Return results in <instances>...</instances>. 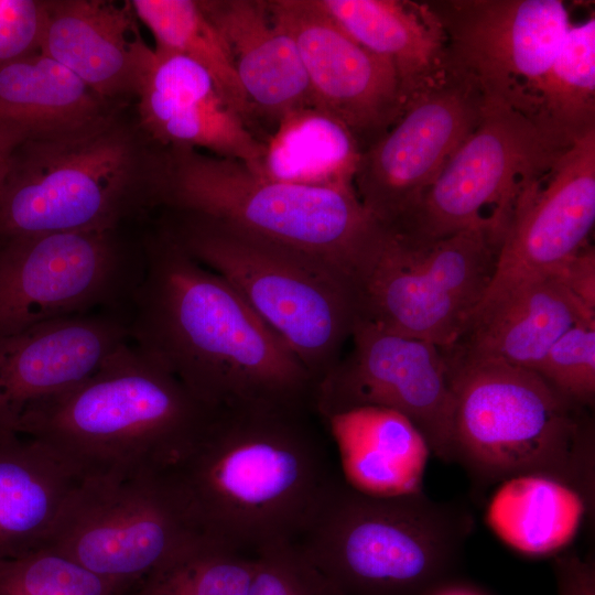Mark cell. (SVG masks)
Instances as JSON below:
<instances>
[{
  "mask_svg": "<svg viewBox=\"0 0 595 595\" xmlns=\"http://www.w3.org/2000/svg\"><path fill=\"white\" fill-rule=\"evenodd\" d=\"M46 1L0 0V67L40 51Z\"/></svg>",
  "mask_w": 595,
  "mask_h": 595,
  "instance_id": "obj_35",
  "label": "cell"
},
{
  "mask_svg": "<svg viewBox=\"0 0 595 595\" xmlns=\"http://www.w3.org/2000/svg\"><path fill=\"white\" fill-rule=\"evenodd\" d=\"M24 140L21 132L0 123V197L10 173L14 152Z\"/></svg>",
  "mask_w": 595,
  "mask_h": 595,
  "instance_id": "obj_38",
  "label": "cell"
},
{
  "mask_svg": "<svg viewBox=\"0 0 595 595\" xmlns=\"http://www.w3.org/2000/svg\"><path fill=\"white\" fill-rule=\"evenodd\" d=\"M0 595H128L51 548L0 560Z\"/></svg>",
  "mask_w": 595,
  "mask_h": 595,
  "instance_id": "obj_32",
  "label": "cell"
},
{
  "mask_svg": "<svg viewBox=\"0 0 595 595\" xmlns=\"http://www.w3.org/2000/svg\"><path fill=\"white\" fill-rule=\"evenodd\" d=\"M553 567L556 595H595V564L589 556L562 552L554 556Z\"/></svg>",
  "mask_w": 595,
  "mask_h": 595,
  "instance_id": "obj_37",
  "label": "cell"
},
{
  "mask_svg": "<svg viewBox=\"0 0 595 595\" xmlns=\"http://www.w3.org/2000/svg\"><path fill=\"white\" fill-rule=\"evenodd\" d=\"M210 411L127 340L91 376L26 408L14 431L46 444L83 479L128 477L167 469Z\"/></svg>",
  "mask_w": 595,
  "mask_h": 595,
  "instance_id": "obj_3",
  "label": "cell"
},
{
  "mask_svg": "<svg viewBox=\"0 0 595 595\" xmlns=\"http://www.w3.org/2000/svg\"><path fill=\"white\" fill-rule=\"evenodd\" d=\"M510 219L484 223L421 248L389 237L350 282L356 318L386 331L454 345L466 332L493 280Z\"/></svg>",
  "mask_w": 595,
  "mask_h": 595,
  "instance_id": "obj_9",
  "label": "cell"
},
{
  "mask_svg": "<svg viewBox=\"0 0 595 595\" xmlns=\"http://www.w3.org/2000/svg\"><path fill=\"white\" fill-rule=\"evenodd\" d=\"M536 372L585 408L595 399V321L577 323L550 347Z\"/></svg>",
  "mask_w": 595,
  "mask_h": 595,
  "instance_id": "obj_33",
  "label": "cell"
},
{
  "mask_svg": "<svg viewBox=\"0 0 595 595\" xmlns=\"http://www.w3.org/2000/svg\"><path fill=\"white\" fill-rule=\"evenodd\" d=\"M130 270L115 230L0 240V337L110 304L133 290Z\"/></svg>",
  "mask_w": 595,
  "mask_h": 595,
  "instance_id": "obj_14",
  "label": "cell"
},
{
  "mask_svg": "<svg viewBox=\"0 0 595 595\" xmlns=\"http://www.w3.org/2000/svg\"><path fill=\"white\" fill-rule=\"evenodd\" d=\"M247 595H340L296 544H280L256 556Z\"/></svg>",
  "mask_w": 595,
  "mask_h": 595,
  "instance_id": "obj_34",
  "label": "cell"
},
{
  "mask_svg": "<svg viewBox=\"0 0 595 595\" xmlns=\"http://www.w3.org/2000/svg\"><path fill=\"white\" fill-rule=\"evenodd\" d=\"M109 111L106 100L40 51L0 67V123L25 140L77 129Z\"/></svg>",
  "mask_w": 595,
  "mask_h": 595,
  "instance_id": "obj_27",
  "label": "cell"
},
{
  "mask_svg": "<svg viewBox=\"0 0 595 595\" xmlns=\"http://www.w3.org/2000/svg\"><path fill=\"white\" fill-rule=\"evenodd\" d=\"M82 482L43 442L0 428V560L45 548Z\"/></svg>",
  "mask_w": 595,
  "mask_h": 595,
  "instance_id": "obj_23",
  "label": "cell"
},
{
  "mask_svg": "<svg viewBox=\"0 0 595 595\" xmlns=\"http://www.w3.org/2000/svg\"><path fill=\"white\" fill-rule=\"evenodd\" d=\"M317 2L359 44L392 62L407 99L445 68V37L425 2Z\"/></svg>",
  "mask_w": 595,
  "mask_h": 595,
  "instance_id": "obj_25",
  "label": "cell"
},
{
  "mask_svg": "<svg viewBox=\"0 0 595 595\" xmlns=\"http://www.w3.org/2000/svg\"><path fill=\"white\" fill-rule=\"evenodd\" d=\"M256 556L201 537L130 595H247Z\"/></svg>",
  "mask_w": 595,
  "mask_h": 595,
  "instance_id": "obj_31",
  "label": "cell"
},
{
  "mask_svg": "<svg viewBox=\"0 0 595 595\" xmlns=\"http://www.w3.org/2000/svg\"><path fill=\"white\" fill-rule=\"evenodd\" d=\"M531 115L565 145L595 130V18L570 24L532 90Z\"/></svg>",
  "mask_w": 595,
  "mask_h": 595,
  "instance_id": "obj_29",
  "label": "cell"
},
{
  "mask_svg": "<svg viewBox=\"0 0 595 595\" xmlns=\"http://www.w3.org/2000/svg\"><path fill=\"white\" fill-rule=\"evenodd\" d=\"M165 230L225 279L317 382L342 358L356 312L345 279L325 263L219 221L171 210Z\"/></svg>",
  "mask_w": 595,
  "mask_h": 595,
  "instance_id": "obj_8",
  "label": "cell"
},
{
  "mask_svg": "<svg viewBox=\"0 0 595 595\" xmlns=\"http://www.w3.org/2000/svg\"><path fill=\"white\" fill-rule=\"evenodd\" d=\"M225 41L252 119L272 130L289 112L312 106L307 77L289 33L273 19L267 0H202Z\"/></svg>",
  "mask_w": 595,
  "mask_h": 595,
  "instance_id": "obj_20",
  "label": "cell"
},
{
  "mask_svg": "<svg viewBox=\"0 0 595 595\" xmlns=\"http://www.w3.org/2000/svg\"><path fill=\"white\" fill-rule=\"evenodd\" d=\"M154 155L110 111L77 129L24 140L0 197V240L110 231L153 203Z\"/></svg>",
  "mask_w": 595,
  "mask_h": 595,
  "instance_id": "obj_7",
  "label": "cell"
},
{
  "mask_svg": "<svg viewBox=\"0 0 595 595\" xmlns=\"http://www.w3.org/2000/svg\"><path fill=\"white\" fill-rule=\"evenodd\" d=\"M361 149L350 131L331 115L304 107L285 115L264 140L258 175L284 183L354 186Z\"/></svg>",
  "mask_w": 595,
  "mask_h": 595,
  "instance_id": "obj_28",
  "label": "cell"
},
{
  "mask_svg": "<svg viewBox=\"0 0 595 595\" xmlns=\"http://www.w3.org/2000/svg\"><path fill=\"white\" fill-rule=\"evenodd\" d=\"M151 186L154 204L219 221L316 259L336 270L348 288L389 237L354 186L279 182L240 161L193 149L161 148Z\"/></svg>",
  "mask_w": 595,
  "mask_h": 595,
  "instance_id": "obj_4",
  "label": "cell"
},
{
  "mask_svg": "<svg viewBox=\"0 0 595 595\" xmlns=\"http://www.w3.org/2000/svg\"><path fill=\"white\" fill-rule=\"evenodd\" d=\"M482 119L413 209L390 232L409 248L484 223L483 209L511 216L519 194L570 147L531 115L486 96Z\"/></svg>",
  "mask_w": 595,
  "mask_h": 595,
  "instance_id": "obj_11",
  "label": "cell"
},
{
  "mask_svg": "<svg viewBox=\"0 0 595 595\" xmlns=\"http://www.w3.org/2000/svg\"><path fill=\"white\" fill-rule=\"evenodd\" d=\"M589 321H595V312L551 274L523 283L477 310L465 334L443 349L536 372L560 336L575 324Z\"/></svg>",
  "mask_w": 595,
  "mask_h": 595,
  "instance_id": "obj_22",
  "label": "cell"
},
{
  "mask_svg": "<svg viewBox=\"0 0 595 595\" xmlns=\"http://www.w3.org/2000/svg\"><path fill=\"white\" fill-rule=\"evenodd\" d=\"M325 422L351 487L383 497L423 491L431 451L408 418L386 408L360 407Z\"/></svg>",
  "mask_w": 595,
  "mask_h": 595,
  "instance_id": "obj_24",
  "label": "cell"
},
{
  "mask_svg": "<svg viewBox=\"0 0 595 595\" xmlns=\"http://www.w3.org/2000/svg\"><path fill=\"white\" fill-rule=\"evenodd\" d=\"M128 339L123 321L83 314L0 337V428L14 430L26 408L91 376Z\"/></svg>",
  "mask_w": 595,
  "mask_h": 595,
  "instance_id": "obj_19",
  "label": "cell"
},
{
  "mask_svg": "<svg viewBox=\"0 0 595 595\" xmlns=\"http://www.w3.org/2000/svg\"><path fill=\"white\" fill-rule=\"evenodd\" d=\"M485 99L473 79L444 68L408 97L391 128L361 152L354 188L388 231L413 209L476 129Z\"/></svg>",
  "mask_w": 595,
  "mask_h": 595,
  "instance_id": "obj_12",
  "label": "cell"
},
{
  "mask_svg": "<svg viewBox=\"0 0 595 595\" xmlns=\"http://www.w3.org/2000/svg\"><path fill=\"white\" fill-rule=\"evenodd\" d=\"M570 292L595 312V250L589 244L555 273Z\"/></svg>",
  "mask_w": 595,
  "mask_h": 595,
  "instance_id": "obj_36",
  "label": "cell"
},
{
  "mask_svg": "<svg viewBox=\"0 0 595 595\" xmlns=\"http://www.w3.org/2000/svg\"><path fill=\"white\" fill-rule=\"evenodd\" d=\"M454 396V463L484 490L520 475L554 477L594 506L595 439L588 408L537 372L442 349Z\"/></svg>",
  "mask_w": 595,
  "mask_h": 595,
  "instance_id": "obj_5",
  "label": "cell"
},
{
  "mask_svg": "<svg viewBox=\"0 0 595 595\" xmlns=\"http://www.w3.org/2000/svg\"><path fill=\"white\" fill-rule=\"evenodd\" d=\"M300 54L312 106L342 122L361 152L397 121L405 105L392 62L354 40L317 0H267Z\"/></svg>",
  "mask_w": 595,
  "mask_h": 595,
  "instance_id": "obj_16",
  "label": "cell"
},
{
  "mask_svg": "<svg viewBox=\"0 0 595 595\" xmlns=\"http://www.w3.org/2000/svg\"><path fill=\"white\" fill-rule=\"evenodd\" d=\"M351 350L317 382L314 408L327 419L360 407L393 410L425 437L431 453L454 463V396L442 349L356 318Z\"/></svg>",
  "mask_w": 595,
  "mask_h": 595,
  "instance_id": "obj_13",
  "label": "cell"
},
{
  "mask_svg": "<svg viewBox=\"0 0 595 595\" xmlns=\"http://www.w3.org/2000/svg\"><path fill=\"white\" fill-rule=\"evenodd\" d=\"M594 221L595 130L574 141L519 194L493 280L477 310L523 283L555 273L588 245Z\"/></svg>",
  "mask_w": 595,
  "mask_h": 595,
  "instance_id": "obj_17",
  "label": "cell"
},
{
  "mask_svg": "<svg viewBox=\"0 0 595 595\" xmlns=\"http://www.w3.org/2000/svg\"><path fill=\"white\" fill-rule=\"evenodd\" d=\"M167 470L201 533L250 556L298 543L345 480L313 407L212 410Z\"/></svg>",
  "mask_w": 595,
  "mask_h": 595,
  "instance_id": "obj_1",
  "label": "cell"
},
{
  "mask_svg": "<svg viewBox=\"0 0 595 595\" xmlns=\"http://www.w3.org/2000/svg\"><path fill=\"white\" fill-rule=\"evenodd\" d=\"M136 18L130 1H46L40 52L106 101L131 95L141 39Z\"/></svg>",
  "mask_w": 595,
  "mask_h": 595,
  "instance_id": "obj_21",
  "label": "cell"
},
{
  "mask_svg": "<svg viewBox=\"0 0 595 595\" xmlns=\"http://www.w3.org/2000/svg\"><path fill=\"white\" fill-rule=\"evenodd\" d=\"M155 48L183 55L213 77L229 106L252 130V115L221 35L195 0H132Z\"/></svg>",
  "mask_w": 595,
  "mask_h": 595,
  "instance_id": "obj_30",
  "label": "cell"
},
{
  "mask_svg": "<svg viewBox=\"0 0 595 595\" xmlns=\"http://www.w3.org/2000/svg\"><path fill=\"white\" fill-rule=\"evenodd\" d=\"M201 537L165 469L83 479L45 548L130 595Z\"/></svg>",
  "mask_w": 595,
  "mask_h": 595,
  "instance_id": "obj_10",
  "label": "cell"
},
{
  "mask_svg": "<svg viewBox=\"0 0 595 595\" xmlns=\"http://www.w3.org/2000/svg\"><path fill=\"white\" fill-rule=\"evenodd\" d=\"M445 37V68L531 115L532 90L571 24L560 0L425 2ZM532 116V115H531Z\"/></svg>",
  "mask_w": 595,
  "mask_h": 595,
  "instance_id": "obj_15",
  "label": "cell"
},
{
  "mask_svg": "<svg viewBox=\"0 0 595 595\" xmlns=\"http://www.w3.org/2000/svg\"><path fill=\"white\" fill-rule=\"evenodd\" d=\"M133 95L142 130L161 148L205 149L256 170L264 151L213 77L192 60L150 47L136 53Z\"/></svg>",
  "mask_w": 595,
  "mask_h": 595,
  "instance_id": "obj_18",
  "label": "cell"
},
{
  "mask_svg": "<svg viewBox=\"0 0 595 595\" xmlns=\"http://www.w3.org/2000/svg\"><path fill=\"white\" fill-rule=\"evenodd\" d=\"M593 510L594 506L569 484L529 474L495 486L486 521L512 550L527 556H555L573 542Z\"/></svg>",
  "mask_w": 595,
  "mask_h": 595,
  "instance_id": "obj_26",
  "label": "cell"
},
{
  "mask_svg": "<svg viewBox=\"0 0 595 595\" xmlns=\"http://www.w3.org/2000/svg\"><path fill=\"white\" fill-rule=\"evenodd\" d=\"M129 339L210 410L313 407L315 381L219 274L165 231L145 246Z\"/></svg>",
  "mask_w": 595,
  "mask_h": 595,
  "instance_id": "obj_2",
  "label": "cell"
},
{
  "mask_svg": "<svg viewBox=\"0 0 595 595\" xmlns=\"http://www.w3.org/2000/svg\"><path fill=\"white\" fill-rule=\"evenodd\" d=\"M473 528L458 502L374 496L344 480L295 544L340 595H425L454 577Z\"/></svg>",
  "mask_w": 595,
  "mask_h": 595,
  "instance_id": "obj_6",
  "label": "cell"
},
{
  "mask_svg": "<svg viewBox=\"0 0 595 595\" xmlns=\"http://www.w3.org/2000/svg\"><path fill=\"white\" fill-rule=\"evenodd\" d=\"M425 595H489L484 589L478 586L461 581L458 578L451 577L432 589H430Z\"/></svg>",
  "mask_w": 595,
  "mask_h": 595,
  "instance_id": "obj_39",
  "label": "cell"
}]
</instances>
